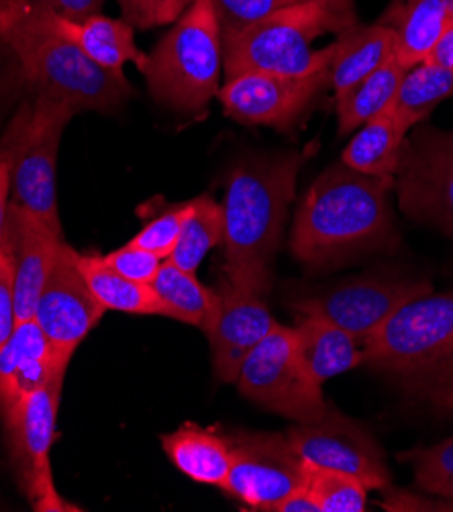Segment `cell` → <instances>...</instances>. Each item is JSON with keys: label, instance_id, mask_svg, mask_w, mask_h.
I'll list each match as a JSON object with an SVG mask.
<instances>
[{"label": "cell", "instance_id": "6da1fadb", "mask_svg": "<svg viewBox=\"0 0 453 512\" xmlns=\"http://www.w3.org/2000/svg\"><path fill=\"white\" fill-rule=\"evenodd\" d=\"M392 188L394 178L360 174L345 164L323 172L296 211L290 237L294 258L309 268H331L388 249L394 241Z\"/></svg>", "mask_w": 453, "mask_h": 512}, {"label": "cell", "instance_id": "7a4b0ae2", "mask_svg": "<svg viewBox=\"0 0 453 512\" xmlns=\"http://www.w3.org/2000/svg\"><path fill=\"white\" fill-rule=\"evenodd\" d=\"M302 158L296 153L237 164L227 180L223 207L225 278L266 296Z\"/></svg>", "mask_w": 453, "mask_h": 512}, {"label": "cell", "instance_id": "3957f363", "mask_svg": "<svg viewBox=\"0 0 453 512\" xmlns=\"http://www.w3.org/2000/svg\"><path fill=\"white\" fill-rule=\"evenodd\" d=\"M0 37L41 94L76 111H115L133 92L123 72L100 68L64 35L54 13L27 0H0Z\"/></svg>", "mask_w": 453, "mask_h": 512}, {"label": "cell", "instance_id": "277c9868", "mask_svg": "<svg viewBox=\"0 0 453 512\" xmlns=\"http://www.w3.org/2000/svg\"><path fill=\"white\" fill-rule=\"evenodd\" d=\"M364 364L431 402L453 390V290L402 304L364 341Z\"/></svg>", "mask_w": 453, "mask_h": 512}, {"label": "cell", "instance_id": "5b68a950", "mask_svg": "<svg viewBox=\"0 0 453 512\" xmlns=\"http://www.w3.org/2000/svg\"><path fill=\"white\" fill-rule=\"evenodd\" d=\"M343 33L335 15L321 3L288 5L264 21L223 37V70L227 80L243 74L313 76L325 72L333 43L315 49L321 33Z\"/></svg>", "mask_w": 453, "mask_h": 512}, {"label": "cell", "instance_id": "8992f818", "mask_svg": "<svg viewBox=\"0 0 453 512\" xmlns=\"http://www.w3.org/2000/svg\"><path fill=\"white\" fill-rule=\"evenodd\" d=\"M78 111L64 100L37 94L27 100L0 139V160L9 168L11 204L62 231L56 170L64 131Z\"/></svg>", "mask_w": 453, "mask_h": 512}, {"label": "cell", "instance_id": "52a82bcc", "mask_svg": "<svg viewBox=\"0 0 453 512\" xmlns=\"http://www.w3.org/2000/svg\"><path fill=\"white\" fill-rule=\"evenodd\" d=\"M223 37L209 0H190L172 29L158 41L143 72L149 94L162 105L196 113L219 94Z\"/></svg>", "mask_w": 453, "mask_h": 512}, {"label": "cell", "instance_id": "ba28073f", "mask_svg": "<svg viewBox=\"0 0 453 512\" xmlns=\"http://www.w3.org/2000/svg\"><path fill=\"white\" fill-rule=\"evenodd\" d=\"M235 384L245 398L294 423L321 419L329 404L300 360L294 331L278 325L243 360Z\"/></svg>", "mask_w": 453, "mask_h": 512}, {"label": "cell", "instance_id": "9c48e42d", "mask_svg": "<svg viewBox=\"0 0 453 512\" xmlns=\"http://www.w3.org/2000/svg\"><path fill=\"white\" fill-rule=\"evenodd\" d=\"M64 378L58 376L47 386L25 394L3 415L17 482L39 512L78 510L58 494L52 459H49L56 437Z\"/></svg>", "mask_w": 453, "mask_h": 512}, {"label": "cell", "instance_id": "30bf717a", "mask_svg": "<svg viewBox=\"0 0 453 512\" xmlns=\"http://www.w3.org/2000/svg\"><path fill=\"white\" fill-rule=\"evenodd\" d=\"M394 190L409 219L453 237V131L421 127L407 137Z\"/></svg>", "mask_w": 453, "mask_h": 512}, {"label": "cell", "instance_id": "8fae6325", "mask_svg": "<svg viewBox=\"0 0 453 512\" xmlns=\"http://www.w3.org/2000/svg\"><path fill=\"white\" fill-rule=\"evenodd\" d=\"M431 292L425 280L394 276H360L345 280L321 294L294 300L300 315L323 317L362 343L372 337L405 302Z\"/></svg>", "mask_w": 453, "mask_h": 512}, {"label": "cell", "instance_id": "7c38bea8", "mask_svg": "<svg viewBox=\"0 0 453 512\" xmlns=\"http://www.w3.org/2000/svg\"><path fill=\"white\" fill-rule=\"evenodd\" d=\"M233 466L223 490L249 508L274 506L305 486L307 462L286 439L274 433H237L229 439Z\"/></svg>", "mask_w": 453, "mask_h": 512}, {"label": "cell", "instance_id": "4fadbf2b", "mask_svg": "<svg viewBox=\"0 0 453 512\" xmlns=\"http://www.w3.org/2000/svg\"><path fill=\"white\" fill-rule=\"evenodd\" d=\"M286 439L307 464L360 480L368 490L390 484L382 451L374 437L335 408L311 423H296Z\"/></svg>", "mask_w": 453, "mask_h": 512}, {"label": "cell", "instance_id": "5bb4252c", "mask_svg": "<svg viewBox=\"0 0 453 512\" xmlns=\"http://www.w3.org/2000/svg\"><path fill=\"white\" fill-rule=\"evenodd\" d=\"M76 255L78 251L62 241L33 317L47 341L68 364L84 337L107 313L86 284Z\"/></svg>", "mask_w": 453, "mask_h": 512}, {"label": "cell", "instance_id": "9a60e30c", "mask_svg": "<svg viewBox=\"0 0 453 512\" xmlns=\"http://www.w3.org/2000/svg\"><path fill=\"white\" fill-rule=\"evenodd\" d=\"M327 86V70L313 76L243 74L219 88L225 113L243 125L290 131Z\"/></svg>", "mask_w": 453, "mask_h": 512}, {"label": "cell", "instance_id": "2e32d148", "mask_svg": "<svg viewBox=\"0 0 453 512\" xmlns=\"http://www.w3.org/2000/svg\"><path fill=\"white\" fill-rule=\"evenodd\" d=\"M278 325L268 311L266 296L225 278L217 288L215 313L205 327L219 380L235 382L247 353Z\"/></svg>", "mask_w": 453, "mask_h": 512}, {"label": "cell", "instance_id": "e0dca14e", "mask_svg": "<svg viewBox=\"0 0 453 512\" xmlns=\"http://www.w3.org/2000/svg\"><path fill=\"white\" fill-rule=\"evenodd\" d=\"M62 241L64 233H58L35 215L9 204L3 253L13 270L19 321L35 317L39 294L52 272Z\"/></svg>", "mask_w": 453, "mask_h": 512}, {"label": "cell", "instance_id": "ac0fdd59", "mask_svg": "<svg viewBox=\"0 0 453 512\" xmlns=\"http://www.w3.org/2000/svg\"><path fill=\"white\" fill-rule=\"evenodd\" d=\"M66 370L68 362L56 353L37 321H19L0 349V417L25 394L66 376Z\"/></svg>", "mask_w": 453, "mask_h": 512}, {"label": "cell", "instance_id": "d6986e66", "mask_svg": "<svg viewBox=\"0 0 453 512\" xmlns=\"http://www.w3.org/2000/svg\"><path fill=\"white\" fill-rule=\"evenodd\" d=\"M292 331L302 364L321 386L364 364L362 341L323 317L302 315Z\"/></svg>", "mask_w": 453, "mask_h": 512}, {"label": "cell", "instance_id": "ffe728a7", "mask_svg": "<svg viewBox=\"0 0 453 512\" xmlns=\"http://www.w3.org/2000/svg\"><path fill=\"white\" fill-rule=\"evenodd\" d=\"M396 58V33L382 25H354L337 35L327 68V86L335 94L351 88Z\"/></svg>", "mask_w": 453, "mask_h": 512}, {"label": "cell", "instance_id": "44dd1931", "mask_svg": "<svg viewBox=\"0 0 453 512\" xmlns=\"http://www.w3.org/2000/svg\"><path fill=\"white\" fill-rule=\"evenodd\" d=\"M378 23L396 33V60L411 70L431 56L449 13L445 0H392Z\"/></svg>", "mask_w": 453, "mask_h": 512}, {"label": "cell", "instance_id": "7402d4cb", "mask_svg": "<svg viewBox=\"0 0 453 512\" xmlns=\"http://www.w3.org/2000/svg\"><path fill=\"white\" fill-rule=\"evenodd\" d=\"M162 447L176 470L190 480L217 488L225 486L233 466L229 439L211 429L186 423L176 431L162 435Z\"/></svg>", "mask_w": 453, "mask_h": 512}, {"label": "cell", "instance_id": "603a6c76", "mask_svg": "<svg viewBox=\"0 0 453 512\" xmlns=\"http://www.w3.org/2000/svg\"><path fill=\"white\" fill-rule=\"evenodd\" d=\"M56 17L58 27L68 39H72L84 54L109 72H123L127 62H133L141 72L149 66V56L135 45L133 27L123 19H111L105 15H90L82 21Z\"/></svg>", "mask_w": 453, "mask_h": 512}, {"label": "cell", "instance_id": "cb8c5ba5", "mask_svg": "<svg viewBox=\"0 0 453 512\" xmlns=\"http://www.w3.org/2000/svg\"><path fill=\"white\" fill-rule=\"evenodd\" d=\"M76 262L94 298L105 311L127 315H160L172 319L170 306L156 294L154 288L121 276L105 262L103 255L78 251Z\"/></svg>", "mask_w": 453, "mask_h": 512}, {"label": "cell", "instance_id": "d4e9b609", "mask_svg": "<svg viewBox=\"0 0 453 512\" xmlns=\"http://www.w3.org/2000/svg\"><path fill=\"white\" fill-rule=\"evenodd\" d=\"M407 133L400 129L392 105L370 119L343 151L341 162L368 176L394 178L398 172Z\"/></svg>", "mask_w": 453, "mask_h": 512}, {"label": "cell", "instance_id": "484cf974", "mask_svg": "<svg viewBox=\"0 0 453 512\" xmlns=\"http://www.w3.org/2000/svg\"><path fill=\"white\" fill-rule=\"evenodd\" d=\"M453 94V70L423 62L405 72L392 100L394 117L407 135Z\"/></svg>", "mask_w": 453, "mask_h": 512}, {"label": "cell", "instance_id": "4316f807", "mask_svg": "<svg viewBox=\"0 0 453 512\" xmlns=\"http://www.w3.org/2000/svg\"><path fill=\"white\" fill-rule=\"evenodd\" d=\"M407 68L396 58L388 60L382 68L360 80L351 88L337 94V119L339 133L347 135L360 129L370 119L380 115L386 107L392 105L396 90Z\"/></svg>", "mask_w": 453, "mask_h": 512}, {"label": "cell", "instance_id": "83f0119b", "mask_svg": "<svg viewBox=\"0 0 453 512\" xmlns=\"http://www.w3.org/2000/svg\"><path fill=\"white\" fill-rule=\"evenodd\" d=\"M149 286L170 306L172 319L205 331L215 313L217 290L200 284L196 272L182 270L170 260H164L160 272Z\"/></svg>", "mask_w": 453, "mask_h": 512}, {"label": "cell", "instance_id": "f1b7e54d", "mask_svg": "<svg viewBox=\"0 0 453 512\" xmlns=\"http://www.w3.org/2000/svg\"><path fill=\"white\" fill-rule=\"evenodd\" d=\"M223 231L225 219L221 204L209 196L194 198L192 215L188 217L174 251L166 260L182 270L196 272L207 258V253L223 241Z\"/></svg>", "mask_w": 453, "mask_h": 512}, {"label": "cell", "instance_id": "f546056e", "mask_svg": "<svg viewBox=\"0 0 453 512\" xmlns=\"http://www.w3.org/2000/svg\"><path fill=\"white\" fill-rule=\"evenodd\" d=\"M305 486L313 492L321 512H364L368 488L347 474L307 464Z\"/></svg>", "mask_w": 453, "mask_h": 512}, {"label": "cell", "instance_id": "4dcf8cb0", "mask_svg": "<svg viewBox=\"0 0 453 512\" xmlns=\"http://www.w3.org/2000/svg\"><path fill=\"white\" fill-rule=\"evenodd\" d=\"M417 484L441 500L453 502V437L409 453Z\"/></svg>", "mask_w": 453, "mask_h": 512}, {"label": "cell", "instance_id": "1f68e13d", "mask_svg": "<svg viewBox=\"0 0 453 512\" xmlns=\"http://www.w3.org/2000/svg\"><path fill=\"white\" fill-rule=\"evenodd\" d=\"M192 209H194V200L176 204V207L160 213L158 217L145 223L129 243L156 253L164 260L170 258V253L174 251L188 217L192 215Z\"/></svg>", "mask_w": 453, "mask_h": 512}, {"label": "cell", "instance_id": "d6a6232c", "mask_svg": "<svg viewBox=\"0 0 453 512\" xmlns=\"http://www.w3.org/2000/svg\"><path fill=\"white\" fill-rule=\"evenodd\" d=\"M221 27V37L239 33L276 11L296 5L294 0H209Z\"/></svg>", "mask_w": 453, "mask_h": 512}, {"label": "cell", "instance_id": "836d02e7", "mask_svg": "<svg viewBox=\"0 0 453 512\" xmlns=\"http://www.w3.org/2000/svg\"><path fill=\"white\" fill-rule=\"evenodd\" d=\"M123 21L137 29H154L176 23L190 0H117Z\"/></svg>", "mask_w": 453, "mask_h": 512}, {"label": "cell", "instance_id": "e575fe53", "mask_svg": "<svg viewBox=\"0 0 453 512\" xmlns=\"http://www.w3.org/2000/svg\"><path fill=\"white\" fill-rule=\"evenodd\" d=\"M103 258L115 272H119L121 276L129 278L133 282H139V284L154 282L156 274L160 272V268L164 264V258H160V255L151 253L147 249H141L133 243L123 245L117 251L103 255Z\"/></svg>", "mask_w": 453, "mask_h": 512}, {"label": "cell", "instance_id": "d590c367", "mask_svg": "<svg viewBox=\"0 0 453 512\" xmlns=\"http://www.w3.org/2000/svg\"><path fill=\"white\" fill-rule=\"evenodd\" d=\"M19 323L17 302H15V284L13 270L7 255L0 251V349L5 347Z\"/></svg>", "mask_w": 453, "mask_h": 512}, {"label": "cell", "instance_id": "8d00e7d4", "mask_svg": "<svg viewBox=\"0 0 453 512\" xmlns=\"http://www.w3.org/2000/svg\"><path fill=\"white\" fill-rule=\"evenodd\" d=\"M384 500L380 502L386 510L390 512H415V510H429V512H451L453 510V502L447 500H429L423 498L419 494L413 492H405V490H398V488H390L384 486Z\"/></svg>", "mask_w": 453, "mask_h": 512}, {"label": "cell", "instance_id": "74e56055", "mask_svg": "<svg viewBox=\"0 0 453 512\" xmlns=\"http://www.w3.org/2000/svg\"><path fill=\"white\" fill-rule=\"evenodd\" d=\"M27 3L64 19L82 21L90 15L100 13L105 0H27Z\"/></svg>", "mask_w": 453, "mask_h": 512}, {"label": "cell", "instance_id": "f35d334b", "mask_svg": "<svg viewBox=\"0 0 453 512\" xmlns=\"http://www.w3.org/2000/svg\"><path fill=\"white\" fill-rule=\"evenodd\" d=\"M274 512H321L313 492L307 486L296 488L274 506Z\"/></svg>", "mask_w": 453, "mask_h": 512}, {"label": "cell", "instance_id": "ab89813d", "mask_svg": "<svg viewBox=\"0 0 453 512\" xmlns=\"http://www.w3.org/2000/svg\"><path fill=\"white\" fill-rule=\"evenodd\" d=\"M294 3H321L335 15V19L341 23L345 31L358 25L354 0H294Z\"/></svg>", "mask_w": 453, "mask_h": 512}, {"label": "cell", "instance_id": "60d3db41", "mask_svg": "<svg viewBox=\"0 0 453 512\" xmlns=\"http://www.w3.org/2000/svg\"><path fill=\"white\" fill-rule=\"evenodd\" d=\"M425 62L453 70V19H449L443 35L439 37L437 45L431 51V56Z\"/></svg>", "mask_w": 453, "mask_h": 512}, {"label": "cell", "instance_id": "b9f144b4", "mask_svg": "<svg viewBox=\"0 0 453 512\" xmlns=\"http://www.w3.org/2000/svg\"><path fill=\"white\" fill-rule=\"evenodd\" d=\"M11 196V184H9V168L0 160V251H3V237H5V225H7V213H9V200Z\"/></svg>", "mask_w": 453, "mask_h": 512}, {"label": "cell", "instance_id": "7bdbcfd3", "mask_svg": "<svg viewBox=\"0 0 453 512\" xmlns=\"http://www.w3.org/2000/svg\"><path fill=\"white\" fill-rule=\"evenodd\" d=\"M435 406L443 408V411H453V390H447L443 394H439L435 400H433Z\"/></svg>", "mask_w": 453, "mask_h": 512}, {"label": "cell", "instance_id": "ee69618b", "mask_svg": "<svg viewBox=\"0 0 453 512\" xmlns=\"http://www.w3.org/2000/svg\"><path fill=\"white\" fill-rule=\"evenodd\" d=\"M445 7H447V13H449V19H453V0H445Z\"/></svg>", "mask_w": 453, "mask_h": 512}]
</instances>
